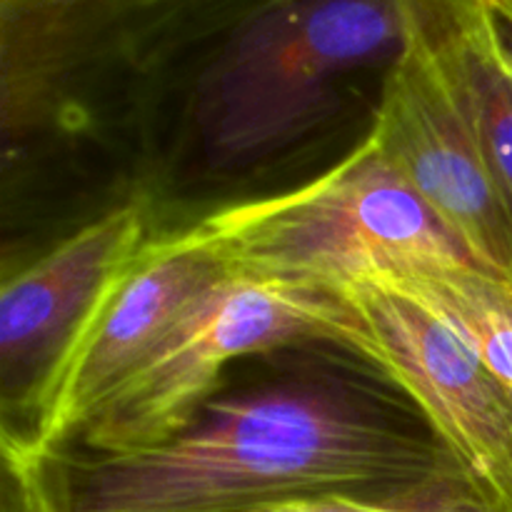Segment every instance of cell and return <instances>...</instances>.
Masks as SVG:
<instances>
[{
  "instance_id": "cell-1",
  "label": "cell",
  "mask_w": 512,
  "mask_h": 512,
  "mask_svg": "<svg viewBox=\"0 0 512 512\" xmlns=\"http://www.w3.org/2000/svg\"><path fill=\"white\" fill-rule=\"evenodd\" d=\"M5 468L3 512H235L318 490L468 475L428 425L328 380L213 395L150 448H65Z\"/></svg>"
},
{
  "instance_id": "cell-2",
  "label": "cell",
  "mask_w": 512,
  "mask_h": 512,
  "mask_svg": "<svg viewBox=\"0 0 512 512\" xmlns=\"http://www.w3.org/2000/svg\"><path fill=\"white\" fill-rule=\"evenodd\" d=\"M203 223L228 273L328 293L398 265L470 258L373 133L310 183Z\"/></svg>"
},
{
  "instance_id": "cell-3",
  "label": "cell",
  "mask_w": 512,
  "mask_h": 512,
  "mask_svg": "<svg viewBox=\"0 0 512 512\" xmlns=\"http://www.w3.org/2000/svg\"><path fill=\"white\" fill-rule=\"evenodd\" d=\"M345 315L328 290L225 273L100 403L70 450L103 455L163 443L213 398L233 360L298 340L335 343Z\"/></svg>"
},
{
  "instance_id": "cell-4",
  "label": "cell",
  "mask_w": 512,
  "mask_h": 512,
  "mask_svg": "<svg viewBox=\"0 0 512 512\" xmlns=\"http://www.w3.org/2000/svg\"><path fill=\"white\" fill-rule=\"evenodd\" d=\"M225 273L203 220L145 240L18 400L23 423L3 430L5 460H40L68 448L100 403Z\"/></svg>"
},
{
  "instance_id": "cell-5",
  "label": "cell",
  "mask_w": 512,
  "mask_h": 512,
  "mask_svg": "<svg viewBox=\"0 0 512 512\" xmlns=\"http://www.w3.org/2000/svg\"><path fill=\"white\" fill-rule=\"evenodd\" d=\"M333 295L348 308L335 345L398 385L468 478L500 512H512L510 390L448 325L398 290L350 283Z\"/></svg>"
},
{
  "instance_id": "cell-6",
  "label": "cell",
  "mask_w": 512,
  "mask_h": 512,
  "mask_svg": "<svg viewBox=\"0 0 512 512\" xmlns=\"http://www.w3.org/2000/svg\"><path fill=\"white\" fill-rule=\"evenodd\" d=\"M403 48L380 83L370 133L465 253L512 275V210L420 30L403 13Z\"/></svg>"
},
{
  "instance_id": "cell-7",
  "label": "cell",
  "mask_w": 512,
  "mask_h": 512,
  "mask_svg": "<svg viewBox=\"0 0 512 512\" xmlns=\"http://www.w3.org/2000/svg\"><path fill=\"white\" fill-rule=\"evenodd\" d=\"M150 205H115L60 240L0 293V363L5 390L23 380L20 398L45 373L103 285L148 240Z\"/></svg>"
},
{
  "instance_id": "cell-8",
  "label": "cell",
  "mask_w": 512,
  "mask_h": 512,
  "mask_svg": "<svg viewBox=\"0 0 512 512\" xmlns=\"http://www.w3.org/2000/svg\"><path fill=\"white\" fill-rule=\"evenodd\" d=\"M430 45L512 210V35L495 0H400Z\"/></svg>"
},
{
  "instance_id": "cell-9",
  "label": "cell",
  "mask_w": 512,
  "mask_h": 512,
  "mask_svg": "<svg viewBox=\"0 0 512 512\" xmlns=\"http://www.w3.org/2000/svg\"><path fill=\"white\" fill-rule=\"evenodd\" d=\"M448 325L512 393V275L473 258L420 260L375 275Z\"/></svg>"
},
{
  "instance_id": "cell-10",
  "label": "cell",
  "mask_w": 512,
  "mask_h": 512,
  "mask_svg": "<svg viewBox=\"0 0 512 512\" xmlns=\"http://www.w3.org/2000/svg\"><path fill=\"white\" fill-rule=\"evenodd\" d=\"M235 512H500L468 478H438L420 483L340 488L290 495Z\"/></svg>"
},
{
  "instance_id": "cell-11",
  "label": "cell",
  "mask_w": 512,
  "mask_h": 512,
  "mask_svg": "<svg viewBox=\"0 0 512 512\" xmlns=\"http://www.w3.org/2000/svg\"><path fill=\"white\" fill-rule=\"evenodd\" d=\"M495 8H498L500 18H503V23L508 25V30L512 35V0H495Z\"/></svg>"
}]
</instances>
